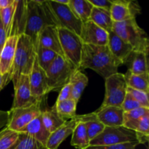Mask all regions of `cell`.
<instances>
[{
  "mask_svg": "<svg viewBox=\"0 0 149 149\" xmlns=\"http://www.w3.org/2000/svg\"><path fill=\"white\" fill-rule=\"evenodd\" d=\"M122 63L116 59L108 46H96L83 44L79 70L90 68L104 79L118 72Z\"/></svg>",
  "mask_w": 149,
  "mask_h": 149,
  "instance_id": "obj_1",
  "label": "cell"
},
{
  "mask_svg": "<svg viewBox=\"0 0 149 149\" xmlns=\"http://www.w3.org/2000/svg\"><path fill=\"white\" fill-rule=\"evenodd\" d=\"M48 26L58 27L47 0H27V19L24 34L31 38L36 49L39 33Z\"/></svg>",
  "mask_w": 149,
  "mask_h": 149,
  "instance_id": "obj_2",
  "label": "cell"
},
{
  "mask_svg": "<svg viewBox=\"0 0 149 149\" xmlns=\"http://www.w3.org/2000/svg\"><path fill=\"white\" fill-rule=\"evenodd\" d=\"M36 57V48L31 38L26 34L19 36L10 75L14 87L17 84L20 76H29Z\"/></svg>",
  "mask_w": 149,
  "mask_h": 149,
  "instance_id": "obj_3",
  "label": "cell"
},
{
  "mask_svg": "<svg viewBox=\"0 0 149 149\" xmlns=\"http://www.w3.org/2000/svg\"><path fill=\"white\" fill-rule=\"evenodd\" d=\"M113 32L130 45L134 51L142 52L146 54L149 52V39L145 31L139 26L136 18L122 22H113Z\"/></svg>",
  "mask_w": 149,
  "mask_h": 149,
  "instance_id": "obj_4",
  "label": "cell"
},
{
  "mask_svg": "<svg viewBox=\"0 0 149 149\" xmlns=\"http://www.w3.org/2000/svg\"><path fill=\"white\" fill-rule=\"evenodd\" d=\"M75 69L65 58L58 55L45 71L49 91L60 92L64 85L69 82L70 77Z\"/></svg>",
  "mask_w": 149,
  "mask_h": 149,
  "instance_id": "obj_5",
  "label": "cell"
},
{
  "mask_svg": "<svg viewBox=\"0 0 149 149\" xmlns=\"http://www.w3.org/2000/svg\"><path fill=\"white\" fill-rule=\"evenodd\" d=\"M58 32L64 58L76 69H79L83 47L79 36L63 28H58Z\"/></svg>",
  "mask_w": 149,
  "mask_h": 149,
  "instance_id": "obj_6",
  "label": "cell"
},
{
  "mask_svg": "<svg viewBox=\"0 0 149 149\" xmlns=\"http://www.w3.org/2000/svg\"><path fill=\"white\" fill-rule=\"evenodd\" d=\"M130 142H138L134 131L123 126L105 127L100 135L90 141V146H107Z\"/></svg>",
  "mask_w": 149,
  "mask_h": 149,
  "instance_id": "obj_7",
  "label": "cell"
},
{
  "mask_svg": "<svg viewBox=\"0 0 149 149\" xmlns=\"http://www.w3.org/2000/svg\"><path fill=\"white\" fill-rule=\"evenodd\" d=\"M105 97L100 107H121L127 93V85L124 74L117 72L105 79Z\"/></svg>",
  "mask_w": 149,
  "mask_h": 149,
  "instance_id": "obj_8",
  "label": "cell"
},
{
  "mask_svg": "<svg viewBox=\"0 0 149 149\" xmlns=\"http://www.w3.org/2000/svg\"><path fill=\"white\" fill-rule=\"evenodd\" d=\"M41 103L19 109H11L9 111V118L7 127L20 132L35 118L42 113Z\"/></svg>",
  "mask_w": 149,
  "mask_h": 149,
  "instance_id": "obj_9",
  "label": "cell"
},
{
  "mask_svg": "<svg viewBox=\"0 0 149 149\" xmlns=\"http://www.w3.org/2000/svg\"><path fill=\"white\" fill-rule=\"evenodd\" d=\"M57 22L58 28H63L79 36L82 28V22L76 17L68 5H63L55 0H47Z\"/></svg>",
  "mask_w": 149,
  "mask_h": 149,
  "instance_id": "obj_10",
  "label": "cell"
},
{
  "mask_svg": "<svg viewBox=\"0 0 149 149\" xmlns=\"http://www.w3.org/2000/svg\"><path fill=\"white\" fill-rule=\"evenodd\" d=\"M29 84L32 96L42 103L50 91L47 85L45 71L39 66L36 57L33 68L29 74Z\"/></svg>",
  "mask_w": 149,
  "mask_h": 149,
  "instance_id": "obj_11",
  "label": "cell"
},
{
  "mask_svg": "<svg viewBox=\"0 0 149 149\" xmlns=\"http://www.w3.org/2000/svg\"><path fill=\"white\" fill-rule=\"evenodd\" d=\"M141 13V7L138 2L130 0H113L110 10L111 17L113 22H122L136 18Z\"/></svg>",
  "mask_w": 149,
  "mask_h": 149,
  "instance_id": "obj_12",
  "label": "cell"
},
{
  "mask_svg": "<svg viewBox=\"0 0 149 149\" xmlns=\"http://www.w3.org/2000/svg\"><path fill=\"white\" fill-rule=\"evenodd\" d=\"M79 37L84 45L106 46L108 45L109 33L91 20H87L82 23Z\"/></svg>",
  "mask_w": 149,
  "mask_h": 149,
  "instance_id": "obj_13",
  "label": "cell"
},
{
  "mask_svg": "<svg viewBox=\"0 0 149 149\" xmlns=\"http://www.w3.org/2000/svg\"><path fill=\"white\" fill-rule=\"evenodd\" d=\"M14 89L15 95L12 109L28 107L36 103H40L32 96L29 75L20 76Z\"/></svg>",
  "mask_w": 149,
  "mask_h": 149,
  "instance_id": "obj_14",
  "label": "cell"
},
{
  "mask_svg": "<svg viewBox=\"0 0 149 149\" xmlns=\"http://www.w3.org/2000/svg\"><path fill=\"white\" fill-rule=\"evenodd\" d=\"M79 116L64 122L60 127L50 134L47 140L45 149H58L59 146L71 135H72L77 124L79 122Z\"/></svg>",
  "mask_w": 149,
  "mask_h": 149,
  "instance_id": "obj_15",
  "label": "cell"
},
{
  "mask_svg": "<svg viewBox=\"0 0 149 149\" xmlns=\"http://www.w3.org/2000/svg\"><path fill=\"white\" fill-rule=\"evenodd\" d=\"M124 111L121 107H100L95 111L97 119L105 127H121L124 123Z\"/></svg>",
  "mask_w": 149,
  "mask_h": 149,
  "instance_id": "obj_16",
  "label": "cell"
},
{
  "mask_svg": "<svg viewBox=\"0 0 149 149\" xmlns=\"http://www.w3.org/2000/svg\"><path fill=\"white\" fill-rule=\"evenodd\" d=\"M18 36H10L7 39L6 43L0 53V74L2 76H7L10 79V72L13 67L16 46Z\"/></svg>",
  "mask_w": 149,
  "mask_h": 149,
  "instance_id": "obj_17",
  "label": "cell"
},
{
  "mask_svg": "<svg viewBox=\"0 0 149 149\" xmlns=\"http://www.w3.org/2000/svg\"><path fill=\"white\" fill-rule=\"evenodd\" d=\"M38 45L50 49L64 58L56 26H48L42 29L38 37Z\"/></svg>",
  "mask_w": 149,
  "mask_h": 149,
  "instance_id": "obj_18",
  "label": "cell"
},
{
  "mask_svg": "<svg viewBox=\"0 0 149 149\" xmlns=\"http://www.w3.org/2000/svg\"><path fill=\"white\" fill-rule=\"evenodd\" d=\"M26 19L27 0H15V10L13 15L10 36H19L24 34Z\"/></svg>",
  "mask_w": 149,
  "mask_h": 149,
  "instance_id": "obj_19",
  "label": "cell"
},
{
  "mask_svg": "<svg viewBox=\"0 0 149 149\" xmlns=\"http://www.w3.org/2000/svg\"><path fill=\"white\" fill-rule=\"evenodd\" d=\"M108 47L112 55L124 64L127 58L133 51V48L116 35L113 31L109 33Z\"/></svg>",
  "mask_w": 149,
  "mask_h": 149,
  "instance_id": "obj_20",
  "label": "cell"
},
{
  "mask_svg": "<svg viewBox=\"0 0 149 149\" xmlns=\"http://www.w3.org/2000/svg\"><path fill=\"white\" fill-rule=\"evenodd\" d=\"M148 55L144 52L133 50L123 65H127V71L133 74H149Z\"/></svg>",
  "mask_w": 149,
  "mask_h": 149,
  "instance_id": "obj_21",
  "label": "cell"
},
{
  "mask_svg": "<svg viewBox=\"0 0 149 149\" xmlns=\"http://www.w3.org/2000/svg\"><path fill=\"white\" fill-rule=\"evenodd\" d=\"M20 132H23L31 136L36 141H38L39 143L42 144L45 148L48 138L50 135V133L47 130L42 123L41 115L35 118Z\"/></svg>",
  "mask_w": 149,
  "mask_h": 149,
  "instance_id": "obj_22",
  "label": "cell"
},
{
  "mask_svg": "<svg viewBox=\"0 0 149 149\" xmlns=\"http://www.w3.org/2000/svg\"><path fill=\"white\" fill-rule=\"evenodd\" d=\"M88 77L79 69H75L70 77L71 85V98L78 103L84 89L88 84Z\"/></svg>",
  "mask_w": 149,
  "mask_h": 149,
  "instance_id": "obj_23",
  "label": "cell"
},
{
  "mask_svg": "<svg viewBox=\"0 0 149 149\" xmlns=\"http://www.w3.org/2000/svg\"><path fill=\"white\" fill-rule=\"evenodd\" d=\"M78 116L80 122H83L85 126L90 141L100 135L104 130L105 126L97 119L95 112Z\"/></svg>",
  "mask_w": 149,
  "mask_h": 149,
  "instance_id": "obj_24",
  "label": "cell"
},
{
  "mask_svg": "<svg viewBox=\"0 0 149 149\" xmlns=\"http://www.w3.org/2000/svg\"><path fill=\"white\" fill-rule=\"evenodd\" d=\"M90 20L108 33L111 31L113 29V21L111 17L110 12L107 10L93 7L90 14Z\"/></svg>",
  "mask_w": 149,
  "mask_h": 149,
  "instance_id": "obj_25",
  "label": "cell"
},
{
  "mask_svg": "<svg viewBox=\"0 0 149 149\" xmlns=\"http://www.w3.org/2000/svg\"><path fill=\"white\" fill-rule=\"evenodd\" d=\"M41 117L44 126L50 134L56 130L65 122V121L57 113L54 106L42 110Z\"/></svg>",
  "mask_w": 149,
  "mask_h": 149,
  "instance_id": "obj_26",
  "label": "cell"
},
{
  "mask_svg": "<svg viewBox=\"0 0 149 149\" xmlns=\"http://www.w3.org/2000/svg\"><path fill=\"white\" fill-rule=\"evenodd\" d=\"M68 6L76 17L82 23L90 20L93 6L89 0H70Z\"/></svg>",
  "mask_w": 149,
  "mask_h": 149,
  "instance_id": "obj_27",
  "label": "cell"
},
{
  "mask_svg": "<svg viewBox=\"0 0 149 149\" xmlns=\"http://www.w3.org/2000/svg\"><path fill=\"white\" fill-rule=\"evenodd\" d=\"M124 76L128 87L149 93V74H133L127 71Z\"/></svg>",
  "mask_w": 149,
  "mask_h": 149,
  "instance_id": "obj_28",
  "label": "cell"
},
{
  "mask_svg": "<svg viewBox=\"0 0 149 149\" xmlns=\"http://www.w3.org/2000/svg\"><path fill=\"white\" fill-rule=\"evenodd\" d=\"M71 145L77 149H87L90 148V139L84 123L79 122L76 126L72 133Z\"/></svg>",
  "mask_w": 149,
  "mask_h": 149,
  "instance_id": "obj_29",
  "label": "cell"
},
{
  "mask_svg": "<svg viewBox=\"0 0 149 149\" xmlns=\"http://www.w3.org/2000/svg\"><path fill=\"white\" fill-rule=\"evenodd\" d=\"M77 103L74 100L69 98L63 101L55 103L53 106L58 115L66 122L77 116Z\"/></svg>",
  "mask_w": 149,
  "mask_h": 149,
  "instance_id": "obj_30",
  "label": "cell"
},
{
  "mask_svg": "<svg viewBox=\"0 0 149 149\" xmlns=\"http://www.w3.org/2000/svg\"><path fill=\"white\" fill-rule=\"evenodd\" d=\"M149 113V109L140 107L130 111L124 112L123 127L135 131L140 119L145 115Z\"/></svg>",
  "mask_w": 149,
  "mask_h": 149,
  "instance_id": "obj_31",
  "label": "cell"
},
{
  "mask_svg": "<svg viewBox=\"0 0 149 149\" xmlns=\"http://www.w3.org/2000/svg\"><path fill=\"white\" fill-rule=\"evenodd\" d=\"M36 54L38 65L45 71L47 70L58 55L53 51L42 47L39 45H38L36 49Z\"/></svg>",
  "mask_w": 149,
  "mask_h": 149,
  "instance_id": "obj_32",
  "label": "cell"
},
{
  "mask_svg": "<svg viewBox=\"0 0 149 149\" xmlns=\"http://www.w3.org/2000/svg\"><path fill=\"white\" fill-rule=\"evenodd\" d=\"M139 144H145L149 140V113L143 116L138 122L135 131Z\"/></svg>",
  "mask_w": 149,
  "mask_h": 149,
  "instance_id": "obj_33",
  "label": "cell"
},
{
  "mask_svg": "<svg viewBox=\"0 0 149 149\" xmlns=\"http://www.w3.org/2000/svg\"><path fill=\"white\" fill-rule=\"evenodd\" d=\"M10 149H45V148L29 135L23 132H19L17 142Z\"/></svg>",
  "mask_w": 149,
  "mask_h": 149,
  "instance_id": "obj_34",
  "label": "cell"
},
{
  "mask_svg": "<svg viewBox=\"0 0 149 149\" xmlns=\"http://www.w3.org/2000/svg\"><path fill=\"white\" fill-rule=\"evenodd\" d=\"M19 132L5 127L0 132V149H10L18 139Z\"/></svg>",
  "mask_w": 149,
  "mask_h": 149,
  "instance_id": "obj_35",
  "label": "cell"
},
{
  "mask_svg": "<svg viewBox=\"0 0 149 149\" xmlns=\"http://www.w3.org/2000/svg\"><path fill=\"white\" fill-rule=\"evenodd\" d=\"M15 10V0L14 3L10 7L0 10V20L4 28L7 38L10 36V29H11L12 21H13V15Z\"/></svg>",
  "mask_w": 149,
  "mask_h": 149,
  "instance_id": "obj_36",
  "label": "cell"
},
{
  "mask_svg": "<svg viewBox=\"0 0 149 149\" xmlns=\"http://www.w3.org/2000/svg\"><path fill=\"white\" fill-rule=\"evenodd\" d=\"M127 93H130L135 100L140 103L141 107L149 109V97L148 93H145L141 90H137L135 89L128 87L127 88Z\"/></svg>",
  "mask_w": 149,
  "mask_h": 149,
  "instance_id": "obj_37",
  "label": "cell"
},
{
  "mask_svg": "<svg viewBox=\"0 0 149 149\" xmlns=\"http://www.w3.org/2000/svg\"><path fill=\"white\" fill-rule=\"evenodd\" d=\"M140 107H141L140 103L137 100H135L134 97L130 93H127L125 99H124L123 102L122 103V106H121L122 110L125 112H127L134 110V109H136Z\"/></svg>",
  "mask_w": 149,
  "mask_h": 149,
  "instance_id": "obj_38",
  "label": "cell"
},
{
  "mask_svg": "<svg viewBox=\"0 0 149 149\" xmlns=\"http://www.w3.org/2000/svg\"><path fill=\"white\" fill-rule=\"evenodd\" d=\"M138 144V142L124 143L107 146H90L87 149H135Z\"/></svg>",
  "mask_w": 149,
  "mask_h": 149,
  "instance_id": "obj_39",
  "label": "cell"
},
{
  "mask_svg": "<svg viewBox=\"0 0 149 149\" xmlns=\"http://www.w3.org/2000/svg\"><path fill=\"white\" fill-rule=\"evenodd\" d=\"M71 98V85L70 83H68L65 85H64L60 90L59 95L57 98L55 103L63 101V100H68V99Z\"/></svg>",
  "mask_w": 149,
  "mask_h": 149,
  "instance_id": "obj_40",
  "label": "cell"
},
{
  "mask_svg": "<svg viewBox=\"0 0 149 149\" xmlns=\"http://www.w3.org/2000/svg\"><path fill=\"white\" fill-rule=\"evenodd\" d=\"M89 1L93 7L103 9L109 12H110L113 4V0H89Z\"/></svg>",
  "mask_w": 149,
  "mask_h": 149,
  "instance_id": "obj_41",
  "label": "cell"
},
{
  "mask_svg": "<svg viewBox=\"0 0 149 149\" xmlns=\"http://www.w3.org/2000/svg\"><path fill=\"white\" fill-rule=\"evenodd\" d=\"M9 118V111L0 110V130L7 126Z\"/></svg>",
  "mask_w": 149,
  "mask_h": 149,
  "instance_id": "obj_42",
  "label": "cell"
},
{
  "mask_svg": "<svg viewBox=\"0 0 149 149\" xmlns=\"http://www.w3.org/2000/svg\"><path fill=\"white\" fill-rule=\"evenodd\" d=\"M7 39V34H6L5 31H4V28H3L1 20H0V53H1L3 47H4V45H5Z\"/></svg>",
  "mask_w": 149,
  "mask_h": 149,
  "instance_id": "obj_43",
  "label": "cell"
},
{
  "mask_svg": "<svg viewBox=\"0 0 149 149\" xmlns=\"http://www.w3.org/2000/svg\"><path fill=\"white\" fill-rule=\"evenodd\" d=\"M10 81H11L7 76H2L0 74V91L8 84Z\"/></svg>",
  "mask_w": 149,
  "mask_h": 149,
  "instance_id": "obj_44",
  "label": "cell"
},
{
  "mask_svg": "<svg viewBox=\"0 0 149 149\" xmlns=\"http://www.w3.org/2000/svg\"><path fill=\"white\" fill-rule=\"evenodd\" d=\"M15 0H0V10L7 8L14 3Z\"/></svg>",
  "mask_w": 149,
  "mask_h": 149,
  "instance_id": "obj_45",
  "label": "cell"
},
{
  "mask_svg": "<svg viewBox=\"0 0 149 149\" xmlns=\"http://www.w3.org/2000/svg\"><path fill=\"white\" fill-rule=\"evenodd\" d=\"M55 1L61 4H63V5H68L70 0H55Z\"/></svg>",
  "mask_w": 149,
  "mask_h": 149,
  "instance_id": "obj_46",
  "label": "cell"
},
{
  "mask_svg": "<svg viewBox=\"0 0 149 149\" xmlns=\"http://www.w3.org/2000/svg\"><path fill=\"white\" fill-rule=\"evenodd\" d=\"M147 149H148V148H147Z\"/></svg>",
  "mask_w": 149,
  "mask_h": 149,
  "instance_id": "obj_47",
  "label": "cell"
}]
</instances>
